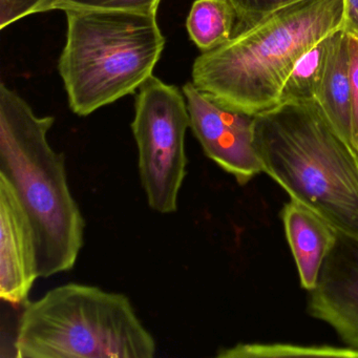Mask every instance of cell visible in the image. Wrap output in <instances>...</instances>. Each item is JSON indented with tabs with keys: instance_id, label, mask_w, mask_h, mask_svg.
<instances>
[{
	"instance_id": "cell-1",
	"label": "cell",
	"mask_w": 358,
	"mask_h": 358,
	"mask_svg": "<svg viewBox=\"0 0 358 358\" xmlns=\"http://www.w3.org/2000/svg\"><path fill=\"white\" fill-rule=\"evenodd\" d=\"M343 26V0L284 8L203 52L192 66V83L224 106L257 116L280 103L297 62Z\"/></svg>"
},
{
	"instance_id": "cell-17",
	"label": "cell",
	"mask_w": 358,
	"mask_h": 358,
	"mask_svg": "<svg viewBox=\"0 0 358 358\" xmlns=\"http://www.w3.org/2000/svg\"><path fill=\"white\" fill-rule=\"evenodd\" d=\"M59 0H0V29L33 14L57 10Z\"/></svg>"
},
{
	"instance_id": "cell-5",
	"label": "cell",
	"mask_w": 358,
	"mask_h": 358,
	"mask_svg": "<svg viewBox=\"0 0 358 358\" xmlns=\"http://www.w3.org/2000/svg\"><path fill=\"white\" fill-rule=\"evenodd\" d=\"M14 348L20 358H152L157 352L127 295L76 282L24 303Z\"/></svg>"
},
{
	"instance_id": "cell-3",
	"label": "cell",
	"mask_w": 358,
	"mask_h": 358,
	"mask_svg": "<svg viewBox=\"0 0 358 358\" xmlns=\"http://www.w3.org/2000/svg\"><path fill=\"white\" fill-rule=\"evenodd\" d=\"M54 122L0 85V175L13 186L32 224L39 278L73 269L85 238V217L69 186L66 157L48 140Z\"/></svg>"
},
{
	"instance_id": "cell-8",
	"label": "cell",
	"mask_w": 358,
	"mask_h": 358,
	"mask_svg": "<svg viewBox=\"0 0 358 358\" xmlns=\"http://www.w3.org/2000/svg\"><path fill=\"white\" fill-rule=\"evenodd\" d=\"M308 312L358 351V238L338 232L310 291Z\"/></svg>"
},
{
	"instance_id": "cell-10",
	"label": "cell",
	"mask_w": 358,
	"mask_h": 358,
	"mask_svg": "<svg viewBox=\"0 0 358 358\" xmlns=\"http://www.w3.org/2000/svg\"><path fill=\"white\" fill-rule=\"evenodd\" d=\"M280 215L299 282L310 292L317 285L322 264L338 231L315 211L293 199L285 205Z\"/></svg>"
},
{
	"instance_id": "cell-13",
	"label": "cell",
	"mask_w": 358,
	"mask_h": 358,
	"mask_svg": "<svg viewBox=\"0 0 358 358\" xmlns=\"http://www.w3.org/2000/svg\"><path fill=\"white\" fill-rule=\"evenodd\" d=\"M326 38L312 48L295 64L285 83L280 103L315 101L326 57Z\"/></svg>"
},
{
	"instance_id": "cell-18",
	"label": "cell",
	"mask_w": 358,
	"mask_h": 358,
	"mask_svg": "<svg viewBox=\"0 0 358 358\" xmlns=\"http://www.w3.org/2000/svg\"><path fill=\"white\" fill-rule=\"evenodd\" d=\"M348 36L351 77V142L358 154V39Z\"/></svg>"
},
{
	"instance_id": "cell-9",
	"label": "cell",
	"mask_w": 358,
	"mask_h": 358,
	"mask_svg": "<svg viewBox=\"0 0 358 358\" xmlns=\"http://www.w3.org/2000/svg\"><path fill=\"white\" fill-rule=\"evenodd\" d=\"M37 278L34 229L13 186L0 175V297L24 305Z\"/></svg>"
},
{
	"instance_id": "cell-2",
	"label": "cell",
	"mask_w": 358,
	"mask_h": 358,
	"mask_svg": "<svg viewBox=\"0 0 358 358\" xmlns=\"http://www.w3.org/2000/svg\"><path fill=\"white\" fill-rule=\"evenodd\" d=\"M253 141L263 173L337 231L358 238V154L315 101L257 115Z\"/></svg>"
},
{
	"instance_id": "cell-19",
	"label": "cell",
	"mask_w": 358,
	"mask_h": 358,
	"mask_svg": "<svg viewBox=\"0 0 358 358\" xmlns=\"http://www.w3.org/2000/svg\"><path fill=\"white\" fill-rule=\"evenodd\" d=\"M343 29L358 39V0H343Z\"/></svg>"
},
{
	"instance_id": "cell-4",
	"label": "cell",
	"mask_w": 358,
	"mask_h": 358,
	"mask_svg": "<svg viewBox=\"0 0 358 358\" xmlns=\"http://www.w3.org/2000/svg\"><path fill=\"white\" fill-rule=\"evenodd\" d=\"M60 75L71 110L85 117L131 95L152 76L164 50L157 15L69 9Z\"/></svg>"
},
{
	"instance_id": "cell-14",
	"label": "cell",
	"mask_w": 358,
	"mask_h": 358,
	"mask_svg": "<svg viewBox=\"0 0 358 358\" xmlns=\"http://www.w3.org/2000/svg\"><path fill=\"white\" fill-rule=\"evenodd\" d=\"M217 357H278V356H341L358 357V351L351 348L301 347L293 345H261V343H238L229 349L221 350Z\"/></svg>"
},
{
	"instance_id": "cell-12",
	"label": "cell",
	"mask_w": 358,
	"mask_h": 358,
	"mask_svg": "<svg viewBox=\"0 0 358 358\" xmlns=\"http://www.w3.org/2000/svg\"><path fill=\"white\" fill-rule=\"evenodd\" d=\"M238 22L231 0H196L186 28L194 45L207 52L227 43L236 33Z\"/></svg>"
},
{
	"instance_id": "cell-7",
	"label": "cell",
	"mask_w": 358,
	"mask_h": 358,
	"mask_svg": "<svg viewBox=\"0 0 358 358\" xmlns=\"http://www.w3.org/2000/svg\"><path fill=\"white\" fill-rule=\"evenodd\" d=\"M190 129L205 155L245 185L263 173L255 148V116L224 106L192 83L182 89Z\"/></svg>"
},
{
	"instance_id": "cell-11",
	"label": "cell",
	"mask_w": 358,
	"mask_h": 358,
	"mask_svg": "<svg viewBox=\"0 0 358 358\" xmlns=\"http://www.w3.org/2000/svg\"><path fill=\"white\" fill-rule=\"evenodd\" d=\"M315 102L335 131L352 144L349 36L343 29L326 38V57Z\"/></svg>"
},
{
	"instance_id": "cell-6",
	"label": "cell",
	"mask_w": 358,
	"mask_h": 358,
	"mask_svg": "<svg viewBox=\"0 0 358 358\" xmlns=\"http://www.w3.org/2000/svg\"><path fill=\"white\" fill-rule=\"evenodd\" d=\"M190 116L183 92L152 75L138 90L131 123L142 187L152 210H178L187 175L185 138Z\"/></svg>"
},
{
	"instance_id": "cell-15",
	"label": "cell",
	"mask_w": 358,
	"mask_h": 358,
	"mask_svg": "<svg viewBox=\"0 0 358 358\" xmlns=\"http://www.w3.org/2000/svg\"><path fill=\"white\" fill-rule=\"evenodd\" d=\"M161 0H59L57 10H101L157 15Z\"/></svg>"
},
{
	"instance_id": "cell-16",
	"label": "cell",
	"mask_w": 358,
	"mask_h": 358,
	"mask_svg": "<svg viewBox=\"0 0 358 358\" xmlns=\"http://www.w3.org/2000/svg\"><path fill=\"white\" fill-rule=\"evenodd\" d=\"M301 1L306 0H231L238 17L236 33L274 12Z\"/></svg>"
}]
</instances>
